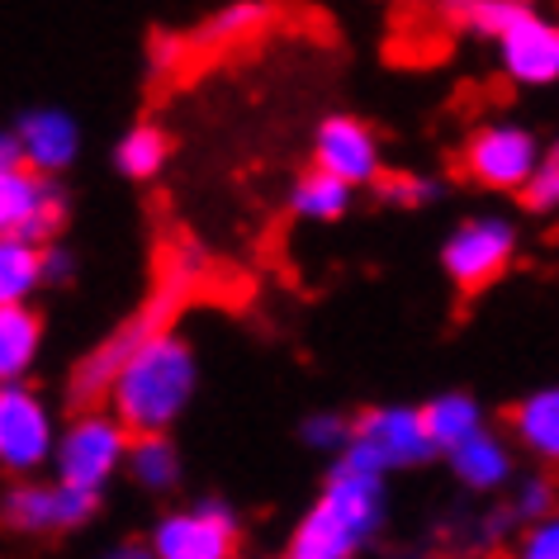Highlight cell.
I'll list each match as a JSON object with an SVG mask.
<instances>
[{
	"instance_id": "cell-1",
	"label": "cell",
	"mask_w": 559,
	"mask_h": 559,
	"mask_svg": "<svg viewBox=\"0 0 559 559\" xmlns=\"http://www.w3.org/2000/svg\"><path fill=\"white\" fill-rule=\"evenodd\" d=\"M194 389H200V356L171 328L129 356L105 403L133 437H171V427L194 403Z\"/></svg>"
},
{
	"instance_id": "cell-2",
	"label": "cell",
	"mask_w": 559,
	"mask_h": 559,
	"mask_svg": "<svg viewBox=\"0 0 559 559\" xmlns=\"http://www.w3.org/2000/svg\"><path fill=\"white\" fill-rule=\"evenodd\" d=\"M389 516V488L380 474H360L332 465L323 493L299 516L289 555L299 559H352L380 536Z\"/></svg>"
},
{
	"instance_id": "cell-3",
	"label": "cell",
	"mask_w": 559,
	"mask_h": 559,
	"mask_svg": "<svg viewBox=\"0 0 559 559\" xmlns=\"http://www.w3.org/2000/svg\"><path fill=\"white\" fill-rule=\"evenodd\" d=\"M194 285H200V265H194L190 251H180V257H171V265H166V275L157 280V289L138 304V313L123 318V323L72 370L67 389H72V403H81V413H86V403H100L109 394L115 374L129 366V356L138 352V346L176 328V313L186 309V299L194 295Z\"/></svg>"
},
{
	"instance_id": "cell-4",
	"label": "cell",
	"mask_w": 559,
	"mask_h": 559,
	"mask_svg": "<svg viewBox=\"0 0 559 559\" xmlns=\"http://www.w3.org/2000/svg\"><path fill=\"white\" fill-rule=\"evenodd\" d=\"M431 455H441L431 445L427 417L423 408H408V403H380V408L356 413L352 427V445L337 460L342 469H360V474H394V469H417L427 465Z\"/></svg>"
},
{
	"instance_id": "cell-5",
	"label": "cell",
	"mask_w": 559,
	"mask_h": 559,
	"mask_svg": "<svg viewBox=\"0 0 559 559\" xmlns=\"http://www.w3.org/2000/svg\"><path fill=\"white\" fill-rule=\"evenodd\" d=\"M129 445H133V431L123 427L115 413L86 408L62 427L58 460H52V479L100 498L109 488V479H119V474L129 469Z\"/></svg>"
},
{
	"instance_id": "cell-6",
	"label": "cell",
	"mask_w": 559,
	"mask_h": 559,
	"mask_svg": "<svg viewBox=\"0 0 559 559\" xmlns=\"http://www.w3.org/2000/svg\"><path fill=\"white\" fill-rule=\"evenodd\" d=\"M516 261V223L502 214H474L460 218L441 242V271L455 289L479 295Z\"/></svg>"
},
{
	"instance_id": "cell-7",
	"label": "cell",
	"mask_w": 559,
	"mask_h": 559,
	"mask_svg": "<svg viewBox=\"0 0 559 559\" xmlns=\"http://www.w3.org/2000/svg\"><path fill=\"white\" fill-rule=\"evenodd\" d=\"M237 540H242L237 512L218 498H200L190 508L157 516L147 536L157 559H237Z\"/></svg>"
},
{
	"instance_id": "cell-8",
	"label": "cell",
	"mask_w": 559,
	"mask_h": 559,
	"mask_svg": "<svg viewBox=\"0 0 559 559\" xmlns=\"http://www.w3.org/2000/svg\"><path fill=\"white\" fill-rule=\"evenodd\" d=\"M62 431L52 423L48 403L29 384H5L0 389V465L15 479H29L44 465L58 460Z\"/></svg>"
},
{
	"instance_id": "cell-9",
	"label": "cell",
	"mask_w": 559,
	"mask_h": 559,
	"mask_svg": "<svg viewBox=\"0 0 559 559\" xmlns=\"http://www.w3.org/2000/svg\"><path fill=\"white\" fill-rule=\"evenodd\" d=\"M540 143L536 133L522 129V123H479V129L469 133L465 143V176L474 180V186L484 190H522L536 180L540 171Z\"/></svg>"
},
{
	"instance_id": "cell-10",
	"label": "cell",
	"mask_w": 559,
	"mask_h": 559,
	"mask_svg": "<svg viewBox=\"0 0 559 559\" xmlns=\"http://www.w3.org/2000/svg\"><path fill=\"white\" fill-rule=\"evenodd\" d=\"M100 498L67 488L58 479H15L5 488V526L20 536H67L86 526Z\"/></svg>"
},
{
	"instance_id": "cell-11",
	"label": "cell",
	"mask_w": 559,
	"mask_h": 559,
	"mask_svg": "<svg viewBox=\"0 0 559 559\" xmlns=\"http://www.w3.org/2000/svg\"><path fill=\"white\" fill-rule=\"evenodd\" d=\"M67 218V194L58 180L29 171H0V233L5 237H20V242H34V247H52Z\"/></svg>"
},
{
	"instance_id": "cell-12",
	"label": "cell",
	"mask_w": 559,
	"mask_h": 559,
	"mask_svg": "<svg viewBox=\"0 0 559 559\" xmlns=\"http://www.w3.org/2000/svg\"><path fill=\"white\" fill-rule=\"evenodd\" d=\"M313 171L337 176L342 186H380V138L356 115H328L313 133Z\"/></svg>"
},
{
	"instance_id": "cell-13",
	"label": "cell",
	"mask_w": 559,
	"mask_h": 559,
	"mask_svg": "<svg viewBox=\"0 0 559 559\" xmlns=\"http://www.w3.org/2000/svg\"><path fill=\"white\" fill-rule=\"evenodd\" d=\"M498 67L516 86H555L559 81V20L531 15L498 38Z\"/></svg>"
},
{
	"instance_id": "cell-14",
	"label": "cell",
	"mask_w": 559,
	"mask_h": 559,
	"mask_svg": "<svg viewBox=\"0 0 559 559\" xmlns=\"http://www.w3.org/2000/svg\"><path fill=\"white\" fill-rule=\"evenodd\" d=\"M20 138V152H24V166L38 176H62L67 166L76 162V152H81V129H76V119L67 115V109L58 105H34V109H24V115L15 119V129H10Z\"/></svg>"
},
{
	"instance_id": "cell-15",
	"label": "cell",
	"mask_w": 559,
	"mask_h": 559,
	"mask_svg": "<svg viewBox=\"0 0 559 559\" xmlns=\"http://www.w3.org/2000/svg\"><path fill=\"white\" fill-rule=\"evenodd\" d=\"M508 427H512V441L526 455L545 460V465H559V384L531 389L522 403H512Z\"/></svg>"
},
{
	"instance_id": "cell-16",
	"label": "cell",
	"mask_w": 559,
	"mask_h": 559,
	"mask_svg": "<svg viewBox=\"0 0 559 559\" xmlns=\"http://www.w3.org/2000/svg\"><path fill=\"white\" fill-rule=\"evenodd\" d=\"M445 460H451V474L469 488V493H493V488L508 484L512 469H516L512 445L502 441L498 431H479V437L465 441L460 451H451Z\"/></svg>"
},
{
	"instance_id": "cell-17",
	"label": "cell",
	"mask_w": 559,
	"mask_h": 559,
	"mask_svg": "<svg viewBox=\"0 0 559 559\" xmlns=\"http://www.w3.org/2000/svg\"><path fill=\"white\" fill-rule=\"evenodd\" d=\"M423 417H427V431H431V445L441 455L460 451L465 441H474L479 431H488L484 423V403L474 394H460V389H445V394L427 399L423 403Z\"/></svg>"
},
{
	"instance_id": "cell-18",
	"label": "cell",
	"mask_w": 559,
	"mask_h": 559,
	"mask_svg": "<svg viewBox=\"0 0 559 559\" xmlns=\"http://www.w3.org/2000/svg\"><path fill=\"white\" fill-rule=\"evenodd\" d=\"M48 285L44 247L20 242V237H0V309H29L34 289Z\"/></svg>"
},
{
	"instance_id": "cell-19",
	"label": "cell",
	"mask_w": 559,
	"mask_h": 559,
	"mask_svg": "<svg viewBox=\"0 0 559 559\" xmlns=\"http://www.w3.org/2000/svg\"><path fill=\"white\" fill-rule=\"evenodd\" d=\"M44 346V318L34 309H0V374L5 384H24Z\"/></svg>"
},
{
	"instance_id": "cell-20",
	"label": "cell",
	"mask_w": 559,
	"mask_h": 559,
	"mask_svg": "<svg viewBox=\"0 0 559 559\" xmlns=\"http://www.w3.org/2000/svg\"><path fill=\"white\" fill-rule=\"evenodd\" d=\"M180 451L171 437H133L129 445V479L138 488H147V493H171V488L180 484Z\"/></svg>"
},
{
	"instance_id": "cell-21",
	"label": "cell",
	"mask_w": 559,
	"mask_h": 559,
	"mask_svg": "<svg viewBox=\"0 0 559 559\" xmlns=\"http://www.w3.org/2000/svg\"><path fill=\"white\" fill-rule=\"evenodd\" d=\"M289 209L304 223H337L352 209V186H342L337 176H323V171H304L289 186Z\"/></svg>"
},
{
	"instance_id": "cell-22",
	"label": "cell",
	"mask_w": 559,
	"mask_h": 559,
	"mask_svg": "<svg viewBox=\"0 0 559 559\" xmlns=\"http://www.w3.org/2000/svg\"><path fill=\"white\" fill-rule=\"evenodd\" d=\"M166 157H171V143H166V133L157 123H133L115 143V166L129 180H152L166 166Z\"/></svg>"
},
{
	"instance_id": "cell-23",
	"label": "cell",
	"mask_w": 559,
	"mask_h": 559,
	"mask_svg": "<svg viewBox=\"0 0 559 559\" xmlns=\"http://www.w3.org/2000/svg\"><path fill=\"white\" fill-rule=\"evenodd\" d=\"M531 15V5H522V0H460V5H445V20H455L460 29L479 34V38H498L516 29Z\"/></svg>"
},
{
	"instance_id": "cell-24",
	"label": "cell",
	"mask_w": 559,
	"mask_h": 559,
	"mask_svg": "<svg viewBox=\"0 0 559 559\" xmlns=\"http://www.w3.org/2000/svg\"><path fill=\"white\" fill-rule=\"evenodd\" d=\"M265 20H271V5H261V0H233V5L214 10V15L204 20L200 34L209 38V44H237V38L257 34Z\"/></svg>"
},
{
	"instance_id": "cell-25",
	"label": "cell",
	"mask_w": 559,
	"mask_h": 559,
	"mask_svg": "<svg viewBox=\"0 0 559 559\" xmlns=\"http://www.w3.org/2000/svg\"><path fill=\"white\" fill-rule=\"evenodd\" d=\"M508 512L516 516V522H545V516H555L559 512V488L550 474H522L516 479V493L508 502Z\"/></svg>"
},
{
	"instance_id": "cell-26",
	"label": "cell",
	"mask_w": 559,
	"mask_h": 559,
	"mask_svg": "<svg viewBox=\"0 0 559 559\" xmlns=\"http://www.w3.org/2000/svg\"><path fill=\"white\" fill-rule=\"evenodd\" d=\"M352 427H356V417H342V413H309L304 417V427H299V437L309 451L318 455H332V465L346 455V445H352Z\"/></svg>"
},
{
	"instance_id": "cell-27",
	"label": "cell",
	"mask_w": 559,
	"mask_h": 559,
	"mask_svg": "<svg viewBox=\"0 0 559 559\" xmlns=\"http://www.w3.org/2000/svg\"><path fill=\"white\" fill-rule=\"evenodd\" d=\"M380 194L389 204H399V209H427V204L441 200V186L431 176H423V171H399V176L380 180Z\"/></svg>"
},
{
	"instance_id": "cell-28",
	"label": "cell",
	"mask_w": 559,
	"mask_h": 559,
	"mask_svg": "<svg viewBox=\"0 0 559 559\" xmlns=\"http://www.w3.org/2000/svg\"><path fill=\"white\" fill-rule=\"evenodd\" d=\"M526 204L536 209V214H559V143L540 157V171L526 186Z\"/></svg>"
},
{
	"instance_id": "cell-29",
	"label": "cell",
	"mask_w": 559,
	"mask_h": 559,
	"mask_svg": "<svg viewBox=\"0 0 559 559\" xmlns=\"http://www.w3.org/2000/svg\"><path fill=\"white\" fill-rule=\"evenodd\" d=\"M516 559H559V512L545 522H531L516 536Z\"/></svg>"
},
{
	"instance_id": "cell-30",
	"label": "cell",
	"mask_w": 559,
	"mask_h": 559,
	"mask_svg": "<svg viewBox=\"0 0 559 559\" xmlns=\"http://www.w3.org/2000/svg\"><path fill=\"white\" fill-rule=\"evenodd\" d=\"M44 261H48V285H58V280H72V271H76V261H72V251L67 247H44Z\"/></svg>"
},
{
	"instance_id": "cell-31",
	"label": "cell",
	"mask_w": 559,
	"mask_h": 559,
	"mask_svg": "<svg viewBox=\"0 0 559 559\" xmlns=\"http://www.w3.org/2000/svg\"><path fill=\"white\" fill-rule=\"evenodd\" d=\"M100 559H157V555H152L147 540H143V545H138V540H123V545H109Z\"/></svg>"
},
{
	"instance_id": "cell-32",
	"label": "cell",
	"mask_w": 559,
	"mask_h": 559,
	"mask_svg": "<svg viewBox=\"0 0 559 559\" xmlns=\"http://www.w3.org/2000/svg\"><path fill=\"white\" fill-rule=\"evenodd\" d=\"M152 58H157L162 72H166V67H176V58H180V38H157V48H152Z\"/></svg>"
},
{
	"instance_id": "cell-33",
	"label": "cell",
	"mask_w": 559,
	"mask_h": 559,
	"mask_svg": "<svg viewBox=\"0 0 559 559\" xmlns=\"http://www.w3.org/2000/svg\"><path fill=\"white\" fill-rule=\"evenodd\" d=\"M280 559H299V555H289V550H285V555H280Z\"/></svg>"
}]
</instances>
